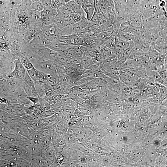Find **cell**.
I'll list each match as a JSON object with an SVG mask.
<instances>
[{"label": "cell", "instance_id": "ffe728a7", "mask_svg": "<svg viewBox=\"0 0 167 167\" xmlns=\"http://www.w3.org/2000/svg\"><path fill=\"white\" fill-rule=\"evenodd\" d=\"M43 12L47 15L53 16H55L58 14L57 10L52 8L51 6L44 7Z\"/></svg>", "mask_w": 167, "mask_h": 167}, {"label": "cell", "instance_id": "ba28073f", "mask_svg": "<svg viewBox=\"0 0 167 167\" xmlns=\"http://www.w3.org/2000/svg\"><path fill=\"white\" fill-rule=\"evenodd\" d=\"M37 53L41 58L46 59H54L58 52L44 46H40L37 50Z\"/></svg>", "mask_w": 167, "mask_h": 167}, {"label": "cell", "instance_id": "30bf717a", "mask_svg": "<svg viewBox=\"0 0 167 167\" xmlns=\"http://www.w3.org/2000/svg\"><path fill=\"white\" fill-rule=\"evenodd\" d=\"M90 21L87 20L86 16L83 17L80 22L74 25L73 29V34H76L82 30L87 27L89 24Z\"/></svg>", "mask_w": 167, "mask_h": 167}, {"label": "cell", "instance_id": "e0dca14e", "mask_svg": "<svg viewBox=\"0 0 167 167\" xmlns=\"http://www.w3.org/2000/svg\"><path fill=\"white\" fill-rule=\"evenodd\" d=\"M115 37H111L101 45H105L113 51L115 43Z\"/></svg>", "mask_w": 167, "mask_h": 167}, {"label": "cell", "instance_id": "ac0fdd59", "mask_svg": "<svg viewBox=\"0 0 167 167\" xmlns=\"http://www.w3.org/2000/svg\"><path fill=\"white\" fill-rule=\"evenodd\" d=\"M83 16L77 13H72L70 16L69 22L75 24L80 22Z\"/></svg>", "mask_w": 167, "mask_h": 167}, {"label": "cell", "instance_id": "f546056e", "mask_svg": "<svg viewBox=\"0 0 167 167\" xmlns=\"http://www.w3.org/2000/svg\"><path fill=\"white\" fill-rule=\"evenodd\" d=\"M28 98L34 103H36L38 100V99L34 97H29Z\"/></svg>", "mask_w": 167, "mask_h": 167}, {"label": "cell", "instance_id": "d6a6232c", "mask_svg": "<svg viewBox=\"0 0 167 167\" xmlns=\"http://www.w3.org/2000/svg\"><path fill=\"white\" fill-rule=\"evenodd\" d=\"M72 1H73V0H65V2L66 4L69 2Z\"/></svg>", "mask_w": 167, "mask_h": 167}, {"label": "cell", "instance_id": "7c38bea8", "mask_svg": "<svg viewBox=\"0 0 167 167\" xmlns=\"http://www.w3.org/2000/svg\"><path fill=\"white\" fill-rule=\"evenodd\" d=\"M118 60L116 56L114 53L111 56L104 60L100 64L101 69L108 67Z\"/></svg>", "mask_w": 167, "mask_h": 167}, {"label": "cell", "instance_id": "44dd1931", "mask_svg": "<svg viewBox=\"0 0 167 167\" xmlns=\"http://www.w3.org/2000/svg\"><path fill=\"white\" fill-rule=\"evenodd\" d=\"M72 47L61 52L69 60L76 57Z\"/></svg>", "mask_w": 167, "mask_h": 167}, {"label": "cell", "instance_id": "83f0119b", "mask_svg": "<svg viewBox=\"0 0 167 167\" xmlns=\"http://www.w3.org/2000/svg\"><path fill=\"white\" fill-rule=\"evenodd\" d=\"M51 7L52 8L56 10L59 9V7L56 3L55 0H52Z\"/></svg>", "mask_w": 167, "mask_h": 167}, {"label": "cell", "instance_id": "3957f363", "mask_svg": "<svg viewBox=\"0 0 167 167\" xmlns=\"http://www.w3.org/2000/svg\"><path fill=\"white\" fill-rule=\"evenodd\" d=\"M119 80L123 84L130 86H137L141 83V78L129 73L119 71Z\"/></svg>", "mask_w": 167, "mask_h": 167}, {"label": "cell", "instance_id": "8992f818", "mask_svg": "<svg viewBox=\"0 0 167 167\" xmlns=\"http://www.w3.org/2000/svg\"><path fill=\"white\" fill-rule=\"evenodd\" d=\"M44 47L57 52H61L72 46L62 42L52 41L49 42Z\"/></svg>", "mask_w": 167, "mask_h": 167}, {"label": "cell", "instance_id": "52a82bcc", "mask_svg": "<svg viewBox=\"0 0 167 167\" xmlns=\"http://www.w3.org/2000/svg\"><path fill=\"white\" fill-rule=\"evenodd\" d=\"M63 39L65 43L72 46H83V39L76 34L63 36Z\"/></svg>", "mask_w": 167, "mask_h": 167}, {"label": "cell", "instance_id": "836d02e7", "mask_svg": "<svg viewBox=\"0 0 167 167\" xmlns=\"http://www.w3.org/2000/svg\"><path fill=\"white\" fill-rule=\"evenodd\" d=\"M49 1H52V0H49Z\"/></svg>", "mask_w": 167, "mask_h": 167}, {"label": "cell", "instance_id": "5b68a950", "mask_svg": "<svg viewBox=\"0 0 167 167\" xmlns=\"http://www.w3.org/2000/svg\"><path fill=\"white\" fill-rule=\"evenodd\" d=\"M81 6L87 20L90 21L95 12L94 0H84Z\"/></svg>", "mask_w": 167, "mask_h": 167}, {"label": "cell", "instance_id": "2e32d148", "mask_svg": "<svg viewBox=\"0 0 167 167\" xmlns=\"http://www.w3.org/2000/svg\"><path fill=\"white\" fill-rule=\"evenodd\" d=\"M72 48L76 57L80 58L84 55L85 52L82 49L81 46H73Z\"/></svg>", "mask_w": 167, "mask_h": 167}, {"label": "cell", "instance_id": "4316f807", "mask_svg": "<svg viewBox=\"0 0 167 167\" xmlns=\"http://www.w3.org/2000/svg\"><path fill=\"white\" fill-rule=\"evenodd\" d=\"M55 1L59 8L66 4L65 0H55Z\"/></svg>", "mask_w": 167, "mask_h": 167}, {"label": "cell", "instance_id": "7402d4cb", "mask_svg": "<svg viewBox=\"0 0 167 167\" xmlns=\"http://www.w3.org/2000/svg\"><path fill=\"white\" fill-rule=\"evenodd\" d=\"M133 41L131 42V45L130 47L125 50L123 54L122 59L125 60L128 59L133 47Z\"/></svg>", "mask_w": 167, "mask_h": 167}, {"label": "cell", "instance_id": "4fadbf2b", "mask_svg": "<svg viewBox=\"0 0 167 167\" xmlns=\"http://www.w3.org/2000/svg\"><path fill=\"white\" fill-rule=\"evenodd\" d=\"M116 36L122 39L130 42L133 41L137 38L136 36L133 34L125 31H119Z\"/></svg>", "mask_w": 167, "mask_h": 167}, {"label": "cell", "instance_id": "7a4b0ae2", "mask_svg": "<svg viewBox=\"0 0 167 167\" xmlns=\"http://www.w3.org/2000/svg\"><path fill=\"white\" fill-rule=\"evenodd\" d=\"M131 43L117 36L115 37V43L113 51L118 60L122 59L125 50L130 47Z\"/></svg>", "mask_w": 167, "mask_h": 167}, {"label": "cell", "instance_id": "603a6c76", "mask_svg": "<svg viewBox=\"0 0 167 167\" xmlns=\"http://www.w3.org/2000/svg\"><path fill=\"white\" fill-rule=\"evenodd\" d=\"M104 17V16L94 12V15L90 22L99 23Z\"/></svg>", "mask_w": 167, "mask_h": 167}, {"label": "cell", "instance_id": "484cf974", "mask_svg": "<svg viewBox=\"0 0 167 167\" xmlns=\"http://www.w3.org/2000/svg\"><path fill=\"white\" fill-rule=\"evenodd\" d=\"M40 2L44 7L51 6L52 1L49 0H41Z\"/></svg>", "mask_w": 167, "mask_h": 167}, {"label": "cell", "instance_id": "9c48e42d", "mask_svg": "<svg viewBox=\"0 0 167 167\" xmlns=\"http://www.w3.org/2000/svg\"><path fill=\"white\" fill-rule=\"evenodd\" d=\"M66 5L72 13L78 14L82 16H86V14L84 11L81 6L77 4L74 0L66 3Z\"/></svg>", "mask_w": 167, "mask_h": 167}, {"label": "cell", "instance_id": "f1b7e54d", "mask_svg": "<svg viewBox=\"0 0 167 167\" xmlns=\"http://www.w3.org/2000/svg\"><path fill=\"white\" fill-rule=\"evenodd\" d=\"M7 47V44L4 42H3L1 44V48L2 49H5Z\"/></svg>", "mask_w": 167, "mask_h": 167}, {"label": "cell", "instance_id": "1f68e13d", "mask_svg": "<svg viewBox=\"0 0 167 167\" xmlns=\"http://www.w3.org/2000/svg\"><path fill=\"white\" fill-rule=\"evenodd\" d=\"M40 1L41 0H31V1L32 3L35 2Z\"/></svg>", "mask_w": 167, "mask_h": 167}, {"label": "cell", "instance_id": "4dcf8cb0", "mask_svg": "<svg viewBox=\"0 0 167 167\" xmlns=\"http://www.w3.org/2000/svg\"><path fill=\"white\" fill-rule=\"evenodd\" d=\"M74 1L78 4L81 5L84 0H74Z\"/></svg>", "mask_w": 167, "mask_h": 167}, {"label": "cell", "instance_id": "277c9868", "mask_svg": "<svg viewBox=\"0 0 167 167\" xmlns=\"http://www.w3.org/2000/svg\"><path fill=\"white\" fill-rule=\"evenodd\" d=\"M54 24L63 32L64 35L73 34V23L63 21L55 17Z\"/></svg>", "mask_w": 167, "mask_h": 167}, {"label": "cell", "instance_id": "cb8c5ba5", "mask_svg": "<svg viewBox=\"0 0 167 167\" xmlns=\"http://www.w3.org/2000/svg\"><path fill=\"white\" fill-rule=\"evenodd\" d=\"M23 66L27 70L31 69L34 67V65L31 62V61H30L28 59H26L25 61H24L23 63Z\"/></svg>", "mask_w": 167, "mask_h": 167}, {"label": "cell", "instance_id": "8fae6325", "mask_svg": "<svg viewBox=\"0 0 167 167\" xmlns=\"http://www.w3.org/2000/svg\"><path fill=\"white\" fill-rule=\"evenodd\" d=\"M103 61L111 56L113 53V50L103 45H100L97 48Z\"/></svg>", "mask_w": 167, "mask_h": 167}, {"label": "cell", "instance_id": "9a60e30c", "mask_svg": "<svg viewBox=\"0 0 167 167\" xmlns=\"http://www.w3.org/2000/svg\"><path fill=\"white\" fill-rule=\"evenodd\" d=\"M24 78L27 84L34 93L37 94V92L34 83V81L29 75L27 71L26 72Z\"/></svg>", "mask_w": 167, "mask_h": 167}, {"label": "cell", "instance_id": "d4e9b609", "mask_svg": "<svg viewBox=\"0 0 167 167\" xmlns=\"http://www.w3.org/2000/svg\"><path fill=\"white\" fill-rule=\"evenodd\" d=\"M104 3L108 7L111 8L115 12L112 0H104Z\"/></svg>", "mask_w": 167, "mask_h": 167}, {"label": "cell", "instance_id": "d6986e66", "mask_svg": "<svg viewBox=\"0 0 167 167\" xmlns=\"http://www.w3.org/2000/svg\"><path fill=\"white\" fill-rule=\"evenodd\" d=\"M44 7L40 1L32 3L30 6L31 9L41 12L44 9Z\"/></svg>", "mask_w": 167, "mask_h": 167}, {"label": "cell", "instance_id": "5bb4252c", "mask_svg": "<svg viewBox=\"0 0 167 167\" xmlns=\"http://www.w3.org/2000/svg\"><path fill=\"white\" fill-rule=\"evenodd\" d=\"M41 18L42 22L46 26L52 25L55 23V16L47 15L43 11L41 12Z\"/></svg>", "mask_w": 167, "mask_h": 167}, {"label": "cell", "instance_id": "6da1fadb", "mask_svg": "<svg viewBox=\"0 0 167 167\" xmlns=\"http://www.w3.org/2000/svg\"><path fill=\"white\" fill-rule=\"evenodd\" d=\"M32 64L34 67L38 70L43 72L47 75H57L56 70L53 65L50 61L34 59Z\"/></svg>", "mask_w": 167, "mask_h": 167}]
</instances>
